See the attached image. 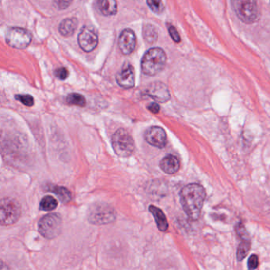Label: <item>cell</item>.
<instances>
[{
    "instance_id": "6da1fadb",
    "label": "cell",
    "mask_w": 270,
    "mask_h": 270,
    "mask_svg": "<svg viewBox=\"0 0 270 270\" xmlns=\"http://www.w3.org/2000/svg\"><path fill=\"white\" fill-rule=\"evenodd\" d=\"M205 197V188L200 184H189L181 190V204L190 220H197L200 218Z\"/></svg>"
},
{
    "instance_id": "7a4b0ae2",
    "label": "cell",
    "mask_w": 270,
    "mask_h": 270,
    "mask_svg": "<svg viewBox=\"0 0 270 270\" xmlns=\"http://www.w3.org/2000/svg\"><path fill=\"white\" fill-rule=\"evenodd\" d=\"M167 55L161 48H152L146 52L141 60L142 72L148 76H155L164 68Z\"/></svg>"
},
{
    "instance_id": "3957f363",
    "label": "cell",
    "mask_w": 270,
    "mask_h": 270,
    "mask_svg": "<svg viewBox=\"0 0 270 270\" xmlns=\"http://www.w3.org/2000/svg\"><path fill=\"white\" fill-rule=\"evenodd\" d=\"M62 218L59 214L49 213L38 222V231L47 239H56L61 234Z\"/></svg>"
},
{
    "instance_id": "277c9868",
    "label": "cell",
    "mask_w": 270,
    "mask_h": 270,
    "mask_svg": "<svg viewBox=\"0 0 270 270\" xmlns=\"http://www.w3.org/2000/svg\"><path fill=\"white\" fill-rule=\"evenodd\" d=\"M116 213L114 208L106 203H97L91 205L88 212V220L91 224L102 225L112 223L116 220Z\"/></svg>"
},
{
    "instance_id": "5b68a950",
    "label": "cell",
    "mask_w": 270,
    "mask_h": 270,
    "mask_svg": "<svg viewBox=\"0 0 270 270\" xmlns=\"http://www.w3.org/2000/svg\"><path fill=\"white\" fill-rule=\"evenodd\" d=\"M21 206L15 199L0 200V225L7 226L14 224L20 219Z\"/></svg>"
},
{
    "instance_id": "8992f818",
    "label": "cell",
    "mask_w": 270,
    "mask_h": 270,
    "mask_svg": "<svg viewBox=\"0 0 270 270\" xmlns=\"http://www.w3.org/2000/svg\"><path fill=\"white\" fill-rule=\"evenodd\" d=\"M112 146L117 155L123 158L129 157L135 149V144L131 135L124 129H119L112 136Z\"/></svg>"
},
{
    "instance_id": "52a82bcc",
    "label": "cell",
    "mask_w": 270,
    "mask_h": 270,
    "mask_svg": "<svg viewBox=\"0 0 270 270\" xmlns=\"http://www.w3.org/2000/svg\"><path fill=\"white\" fill-rule=\"evenodd\" d=\"M231 4L237 16L244 23H253L259 19V9L255 1L236 0L233 1Z\"/></svg>"
},
{
    "instance_id": "ba28073f",
    "label": "cell",
    "mask_w": 270,
    "mask_h": 270,
    "mask_svg": "<svg viewBox=\"0 0 270 270\" xmlns=\"http://www.w3.org/2000/svg\"><path fill=\"white\" fill-rule=\"evenodd\" d=\"M31 40V33L23 28H10L6 32V43L15 49H24L27 48Z\"/></svg>"
},
{
    "instance_id": "9c48e42d",
    "label": "cell",
    "mask_w": 270,
    "mask_h": 270,
    "mask_svg": "<svg viewBox=\"0 0 270 270\" xmlns=\"http://www.w3.org/2000/svg\"><path fill=\"white\" fill-rule=\"evenodd\" d=\"M144 95L161 103H164L171 99L169 89L167 85L161 82H154L148 85L145 88Z\"/></svg>"
},
{
    "instance_id": "30bf717a",
    "label": "cell",
    "mask_w": 270,
    "mask_h": 270,
    "mask_svg": "<svg viewBox=\"0 0 270 270\" xmlns=\"http://www.w3.org/2000/svg\"><path fill=\"white\" fill-rule=\"evenodd\" d=\"M78 42L82 50L90 53L97 46L98 37L92 28L84 26L78 34Z\"/></svg>"
},
{
    "instance_id": "8fae6325",
    "label": "cell",
    "mask_w": 270,
    "mask_h": 270,
    "mask_svg": "<svg viewBox=\"0 0 270 270\" xmlns=\"http://www.w3.org/2000/svg\"><path fill=\"white\" fill-rule=\"evenodd\" d=\"M146 141L152 146L158 148H164L167 144V134L160 127L153 126L145 132Z\"/></svg>"
},
{
    "instance_id": "7c38bea8",
    "label": "cell",
    "mask_w": 270,
    "mask_h": 270,
    "mask_svg": "<svg viewBox=\"0 0 270 270\" xmlns=\"http://www.w3.org/2000/svg\"><path fill=\"white\" fill-rule=\"evenodd\" d=\"M119 48L125 55L133 53L136 44L135 33L130 29H125L120 34L118 40Z\"/></svg>"
},
{
    "instance_id": "4fadbf2b",
    "label": "cell",
    "mask_w": 270,
    "mask_h": 270,
    "mask_svg": "<svg viewBox=\"0 0 270 270\" xmlns=\"http://www.w3.org/2000/svg\"><path fill=\"white\" fill-rule=\"evenodd\" d=\"M119 86L125 89H130L135 85V74L133 66L129 63H124L120 72L116 76Z\"/></svg>"
},
{
    "instance_id": "5bb4252c",
    "label": "cell",
    "mask_w": 270,
    "mask_h": 270,
    "mask_svg": "<svg viewBox=\"0 0 270 270\" xmlns=\"http://www.w3.org/2000/svg\"><path fill=\"white\" fill-rule=\"evenodd\" d=\"M160 168L168 174L177 173L180 169V162L177 157L174 155H167L160 162Z\"/></svg>"
},
{
    "instance_id": "9a60e30c",
    "label": "cell",
    "mask_w": 270,
    "mask_h": 270,
    "mask_svg": "<svg viewBox=\"0 0 270 270\" xmlns=\"http://www.w3.org/2000/svg\"><path fill=\"white\" fill-rule=\"evenodd\" d=\"M148 209L153 215V217L154 218L158 230L161 231H167L169 224H168L164 212L159 208L154 206V205H150Z\"/></svg>"
},
{
    "instance_id": "2e32d148",
    "label": "cell",
    "mask_w": 270,
    "mask_h": 270,
    "mask_svg": "<svg viewBox=\"0 0 270 270\" xmlns=\"http://www.w3.org/2000/svg\"><path fill=\"white\" fill-rule=\"evenodd\" d=\"M78 25V21L75 18L63 19L59 26V31L63 37H71L74 34Z\"/></svg>"
},
{
    "instance_id": "e0dca14e",
    "label": "cell",
    "mask_w": 270,
    "mask_h": 270,
    "mask_svg": "<svg viewBox=\"0 0 270 270\" xmlns=\"http://www.w3.org/2000/svg\"><path fill=\"white\" fill-rule=\"evenodd\" d=\"M48 190L53 193L62 203L67 204L72 200V193L68 190V189L66 188V187L50 185V186H48Z\"/></svg>"
},
{
    "instance_id": "ac0fdd59",
    "label": "cell",
    "mask_w": 270,
    "mask_h": 270,
    "mask_svg": "<svg viewBox=\"0 0 270 270\" xmlns=\"http://www.w3.org/2000/svg\"><path fill=\"white\" fill-rule=\"evenodd\" d=\"M97 6L104 15L111 16L117 12V3L114 0H102L97 2Z\"/></svg>"
},
{
    "instance_id": "d6986e66",
    "label": "cell",
    "mask_w": 270,
    "mask_h": 270,
    "mask_svg": "<svg viewBox=\"0 0 270 270\" xmlns=\"http://www.w3.org/2000/svg\"><path fill=\"white\" fill-rule=\"evenodd\" d=\"M143 36L147 42L153 44L158 39V32L153 25H146L143 28Z\"/></svg>"
},
{
    "instance_id": "ffe728a7",
    "label": "cell",
    "mask_w": 270,
    "mask_h": 270,
    "mask_svg": "<svg viewBox=\"0 0 270 270\" xmlns=\"http://www.w3.org/2000/svg\"><path fill=\"white\" fill-rule=\"evenodd\" d=\"M58 202L53 196H45L40 202V209L42 211L50 212L57 209Z\"/></svg>"
},
{
    "instance_id": "44dd1931",
    "label": "cell",
    "mask_w": 270,
    "mask_h": 270,
    "mask_svg": "<svg viewBox=\"0 0 270 270\" xmlns=\"http://www.w3.org/2000/svg\"><path fill=\"white\" fill-rule=\"evenodd\" d=\"M66 101L69 105L80 106V107H84L87 103L84 96L78 93L69 94L66 97Z\"/></svg>"
},
{
    "instance_id": "7402d4cb",
    "label": "cell",
    "mask_w": 270,
    "mask_h": 270,
    "mask_svg": "<svg viewBox=\"0 0 270 270\" xmlns=\"http://www.w3.org/2000/svg\"><path fill=\"white\" fill-rule=\"evenodd\" d=\"M250 249H251V242L250 240H242L240 244L238 247V251H237V259L239 261L245 258L247 253H249Z\"/></svg>"
},
{
    "instance_id": "603a6c76",
    "label": "cell",
    "mask_w": 270,
    "mask_h": 270,
    "mask_svg": "<svg viewBox=\"0 0 270 270\" xmlns=\"http://www.w3.org/2000/svg\"><path fill=\"white\" fill-rule=\"evenodd\" d=\"M15 99L29 107H31L34 105V97L30 95H16Z\"/></svg>"
},
{
    "instance_id": "cb8c5ba5",
    "label": "cell",
    "mask_w": 270,
    "mask_h": 270,
    "mask_svg": "<svg viewBox=\"0 0 270 270\" xmlns=\"http://www.w3.org/2000/svg\"><path fill=\"white\" fill-rule=\"evenodd\" d=\"M235 230H236L237 234L240 237L242 240H250L249 234L247 232L245 227L242 223L237 224Z\"/></svg>"
},
{
    "instance_id": "d4e9b609",
    "label": "cell",
    "mask_w": 270,
    "mask_h": 270,
    "mask_svg": "<svg viewBox=\"0 0 270 270\" xmlns=\"http://www.w3.org/2000/svg\"><path fill=\"white\" fill-rule=\"evenodd\" d=\"M147 4L149 6L152 11L155 13H161L164 9L163 2L161 1H147Z\"/></svg>"
},
{
    "instance_id": "484cf974",
    "label": "cell",
    "mask_w": 270,
    "mask_h": 270,
    "mask_svg": "<svg viewBox=\"0 0 270 270\" xmlns=\"http://www.w3.org/2000/svg\"><path fill=\"white\" fill-rule=\"evenodd\" d=\"M258 262H259V260H258V255L253 254V255L251 256L249 259H248V262H247V267H248V270H256V269L258 268Z\"/></svg>"
},
{
    "instance_id": "4316f807",
    "label": "cell",
    "mask_w": 270,
    "mask_h": 270,
    "mask_svg": "<svg viewBox=\"0 0 270 270\" xmlns=\"http://www.w3.org/2000/svg\"><path fill=\"white\" fill-rule=\"evenodd\" d=\"M55 76L60 80H65L66 78H68L69 76V72L66 68H57L55 71Z\"/></svg>"
},
{
    "instance_id": "83f0119b",
    "label": "cell",
    "mask_w": 270,
    "mask_h": 270,
    "mask_svg": "<svg viewBox=\"0 0 270 270\" xmlns=\"http://www.w3.org/2000/svg\"><path fill=\"white\" fill-rule=\"evenodd\" d=\"M168 32H169L170 36L172 38V40L176 43H179L181 41V38H180L178 32L176 30L175 27H174L173 25H169L168 26Z\"/></svg>"
},
{
    "instance_id": "f1b7e54d",
    "label": "cell",
    "mask_w": 270,
    "mask_h": 270,
    "mask_svg": "<svg viewBox=\"0 0 270 270\" xmlns=\"http://www.w3.org/2000/svg\"><path fill=\"white\" fill-rule=\"evenodd\" d=\"M148 110H150L151 112L153 114H158L160 111V106H158V104L156 102H152L149 106H148Z\"/></svg>"
},
{
    "instance_id": "f546056e",
    "label": "cell",
    "mask_w": 270,
    "mask_h": 270,
    "mask_svg": "<svg viewBox=\"0 0 270 270\" xmlns=\"http://www.w3.org/2000/svg\"><path fill=\"white\" fill-rule=\"evenodd\" d=\"M55 3L59 9H65L69 6L72 2H69V1H56Z\"/></svg>"
},
{
    "instance_id": "4dcf8cb0",
    "label": "cell",
    "mask_w": 270,
    "mask_h": 270,
    "mask_svg": "<svg viewBox=\"0 0 270 270\" xmlns=\"http://www.w3.org/2000/svg\"><path fill=\"white\" fill-rule=\"evenodd\" d=\"M0 270H10L9 266L2 260H0Z\"/></svg>"
}]
</instances>
